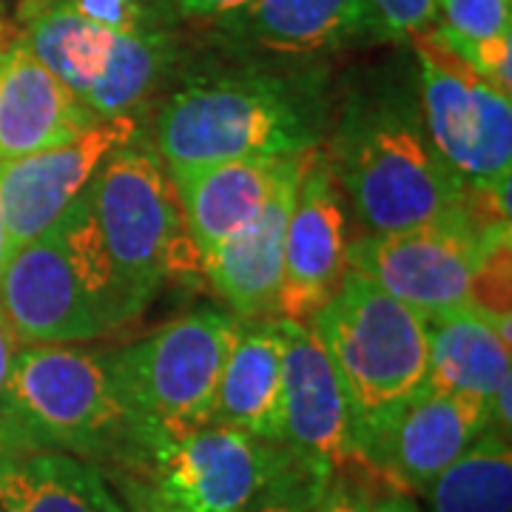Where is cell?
<instances>
[{"label":"cell","instance_id":"obj_2","mask_svg":"<svg viewBox=\"0 0 512 512\" xmlns=\"http://www.w3.org/2000/svg\"><path fill=\"white\" fill-rule=\"evenodd\" d=\"M325 157L370 234L436 222L464 200L467 180L433 143L407 74L379 72L350 89Z\"/></svg>","mask_w":512,"mask_h":512},{"label":"cell","instance_id":"obj_14","mask_svg":"<svg viewBox=\"0 0 512 512\" xmlns=\"http://www.w3.org/2000/svg\"><path fill=\"white\" fill-rule=\"evenodd\" d=\"M0 311L20 345H74L109 333L80 288L55 228L9 251L0 268Z\"/></svg>","mask_w":512,"mask_h":512},{"label":"cell","instance_id":"obj_31","mask_svg":"<svg viewBox=\"0 0 512 512\" xmlns=\"http://www.w3.org/2000/svg\"><path fill=\"white\" fill-rule=\"evenodd\" d=\"M111 481L123 495L126 512H174L160 495L154 493V487L146 478L131 476V473H111Z\"/></svg>","mask_w":512,"mask_h":512},{"label":"cell","instance_id":"obj_6","mask_svg":"<svg viewBox=\"0 0 512 512\" xmlns=\"http://www.w3.org/2000/svg\"><path fill=\"white\" fill-rule=\"evenodd\" d=\"M239 316L194 311L106 353L114 390L140 421L151 447L211 421L222 365Z\"/></svg>","mask_w":512,"mask_h":512},{"label":"cell","instance_id":"obj_29","mask_svg":"<svg viewBox=\"0 0 512 512\" xmlns=\"http://www.w3.org/2000/svg\"><path fill=\"white\" fill-rule=\"evenodd\" d=\"M353 464L356 461H348L345 467H339L330 476L325 490L319 495L316 512H370L373 490H370L365 476L353 470Z\"/></svg>","mask_w":512,"mask_h":512},{"label":"cell","instance_id":"obj_4","mask_svg":"<svg viewBox=\"0 0 512 512\" xmlns=\"http://www.w3.org/2000/svg\"><path fill=\"white\" fill-rule=\"evenodd\" d=\"M345 387L356 461L373 450L430 376L424 316L348 268L336 293L308 319Z\"/></svg>","mask_w":512,"mask_h":512},{"label":"cell","instance_id":"obj_3","mask_svg":"<svg viewBox=\"0 0 512 512\" xmlns=\"http://www.w3.org/2000/svg\"><path fill=\"white\" fill-rule=\"evenodd\" d=\"M0 427L15 453L55 450L111 473H137L151 450L106 359L72 345L20 348L0 393Z\"/></svg>","mask_w":512,"mask_h":512},{"label":"cell","instance_id":"obj_12","mask_svg":"<svg viewBox=\"0 0 512 512\" xmlns=\"http://www.w3.org/2000/svg\"><path fill=\"white\" fill-rule=\"evenodd\" d=\"M348 217L325 148H311L285 234L276 316L308 322L348 271Z\"/></svg>","mask_w":512,"mask_h":512},{"label":"cell","instance_id":"obj_23","mask_svg":"<svg viewBox=\"0 0 512 512\" xmlns=\"http://www.w3.org/2000/svg\"><path fill=\"white\" fill-rule=\"evenodd\" d=\"M55 231L63 251L69 256L74 276H77L83 293L89 296L103 328L111 330L117 325H126L137 313L146 311L148 302L117 271L109 248L100 237L92 202H89V188L63 211Z\"/></svg>","mask_w":512,"mask_h":512},{"label":"cell","instance_id":"obj_24","mask_svg":"<svg viewBox=\"0 0 512 512\" xmlns=\"http://www.w3.org/2000/svg\"><path fill=\"white\" fill-rule=\"evenodd\" d=\"M430 512H512L510 436L487 427L427 487Z\"/></svg>","mask_w":512,"mask_h":512},{"label":"cell","instance_id":"obj_18","mask_svg":"<svg viewBox=\"0 0 512 512\" xmlns=\"http://www.w3.org/2000/svg\"><path fill=\"white\" fill-rule=\"evenodd\" d=\"M291 157H239L168 168L174 197L185 217V234L194 245L200 268L211 262L225 239L254 220Z\"/></svg>","mask_w":512,"mask_h":512},{"label":"cell","instance_id":"obj_27","mask_svg":"<svg viewBox=\"0 0 512 512\" xmlns=\"http://www.w3.org/2000/svg\"><path fill=\"white\" fill-rule=\"evenodd\" d=\"M370 37L376 40H410L436 20V0H365Z\"/></svg>","mask_w":512,"mask_h":512},{"label":"cell","instance_id":"obj_13","mask_svg":"<svg viewBox=\"0 0 512 512\" xmlns=\"http://www.w3.org/2000/svg\"><path fill=\"white\" fill-rule=\"evenodd\" d=\"M282 328V444L319 476L356 461L345 387L308 322L279 316Z\"/></svg>","mask_w":512,"mask_h":512},{"label":"cell","instance_id":"obj_10","mask_svg":"<svg viewBox=\"0 0 512 512\" xmlns=\"http://www.w3.org/2000/svg\"><path fill=\"white\" fill-rule=\"evenodd\" d=\"M416 55L424 123L458 177L495 183L510 177L512 100L464 60L447 52L430 29L410 37Z\"/></svg>","mask_w":512,"mask_h":512},{"label":"cell","instance_id":"obj_25","mask_svg":"<svg viewBox=\"0 0 512 512\" xmlns=\"http://www.w3.org/2000/svg\"><path fill=\"white\" fill-rule=\"evenodd\" d=\"M430 35L439 40L447 52H453L458 60H464L470 69L481 77H487L495 83L501 92L512 89V32L507 35L484 37V40H470L456 32H450L447 26L430 29Z\"/></svg>","mask_w":512,"mask_h":512},{"label":"cell","instance_id":"obj_26","mask_svg":"<svg viewBox=\"0 0 512 512\" xmlns=\"http://www.w3.org/2000/svg\"><path fill=\"white\" fill-rule=\"evenodd\" d=\"M450 32L470 40L512 32V0H436Z\"/></svg>","mask_w":512,"mask_h":512},{"label":"cell","instance_id":"obj_5","mask_svg":"<svg viewBox=\"0 0 512 512\" xmlns=\"http://www.w3.org/2000/svg\"><path fill=\"white\" fill-rule=\"evenodd\" d=\"M18 37L97 117L143 114L185 69L177 26L117 32L57 0H23Z\"/></svg>","mask_w":512,"mask_h":512},{"label":"cell","instance_id":"obj_16","mask_svg":"<svg viewBox=\"0 0 512 512\" xmlns=\"http://www.w3.org/2000/svg\"><path fill=\"white\" fill-rule=\"evenodd\" d=\"M231 57L313 60L370 37L365 0H254L208 23Z\"/></svg>","mask_w":512,"mask_h":512},{"label":"cell","instance_id":"obj_17","mask_svg":"<svg viewBox=\"0 0 512 512\" xmlns=\"http://www.w3.org/2000/svg\"><path fill=\"white\" fill-rule=\"evenodd\" d=\"M305 160L308 151L291 157L254 220L245 222L234 237L225 239L220 251L202 268L239 319L276 316L285 268V234Z\"/></svg>","mask_w":512,"mask_h":512},{"label":"cell","instance_id":"obj_33","mask_svg":"<svg viewBox=\"0 0 512 512\" xmlns=\"http://www.w3.org/2000/svg\"><path fill=\"white\" fill-rule=\"evenodd\" d=\"M370 512H419V507L402 490H384V493H373Z\"/></svg>","mask_w":512,"mask_h":512},{"label":"cell","instance_id":"obj_11","mask_svg":"<svg viewBox=\"0 0 512 512\" xmlns=\"http://www.w3.org/2000/svg\"><path fill=\"white\" fill-rule=\"evenodd\" d=\"M146 134L140 114L100 117L83 134L18 160H0V205L9 251L52 231L97 171Z\"/></svg>","mask_w":512,"mask_h":512},{"label":"cell","instance_id":"obj_8","mask_svg":"<svg viewBox=\"0 0 512 512\" xmlns=\"http://www.w3.org/2000/svg\"><path fill=\"white\" fill-rule=\"evenodd\" d=\"M299 461L285 444L202 424L157 441L131 476L146 478L174 512H248Z\"/></svg>","mask_w":512,"mask_h":512},{"label":"cell","instance_id":"obj_28","mask_svg":"<svg viewBox=\"0 0 512 512\" xmlns=\"http://www.w3.org/2000/svg\"><path fill=\"white\" fill-rule=\"evenodd\" d=\"M328 481V476H319L305 461H299L248 512H316L319 495Z\"/></svg>","mask_w":512,"mask_h":512},{"label":"cell","instance_id":"obj_9","mask_svg":"<svg viewBox=\"0 0 512 512\" xmlns=\"http://www.w3.org/2000/svg\"><path fill=\"white\" fill-rule=\"evenodd\" d=\"M94 220L117 271L146 302L174 268L180 205L168 168L146 137L111 154L89 185Z\"/></svg>","mask_w":512,"mask_h":512},{"label":"cell","instance_id":"obj_20","mask_svg":"<svg viewBox=\"0 0 512 512\" xmlns=\"http://www.w3.org/2000/svg\"><path fill=\"white\" fill-rule=\"evenodd\" d=\"M208 424L282 444V328L279 316L239 319L222 365Z\"/></svg>","mask_w":512,"mask_h":512},{"label":"cell","instance_id":"obj_19","mask_svg":"<svg viewBox=\"0 0 512 512\" xmlns=\"http://www.w3.org/2000/svg\"><path fill=\"white\" fill-rule=\"evenodd\" d=\"M100 120L15 37L0 43V160L74 140Z\"/></svg>","mask_w":512,"mask_h":512},{"label":"cell","instance_id":"obj_1","mask_svg":"<svg viewBox=\"0 0 512 512\" xmlns=\"http://www.w3.org/2000/svg\"><path fill=\"white\" fill-rule=\"evenodd\" d=\"M328 120V74L319 63L234 57L177 74L154 111L151 146L165 168L291 157L319 146Z\"/></svg>","mask_w":512,"mask_h":512},{"label":"cell","instance_id":"obj_21","mask_svg":"<svg viewBox=\"0 0 512 512\" xmlns=\"http://www.w3.org/2000/svg\"><path fill=\"white\" fill-rule=\"evenodd\" d=\"M424 336L430 387L470 393L490 404L498 387L512 379L510 322L495 319L473 302L427 313Z\"/></svg>","mask_w":512,"mask_h":512},{"label":"cell","instance_id":"obj_22","mask_svg":"<svg viewBox=\"0 0 512 512\" xmlns=\"http://www.w3.org/2000/svg\"><path fill=\"white\" fill-rule=\"evenodd\" d=\"M0 512H126V507L94 464L37 450L0 461Z\"/></svg>","mask_w":512,"mask_h":512},{"label":"cell","instance_id":"obj_34","mask_svg":"<svg viewBox=\"0 0 512 512\" xmlns=\"http://www.w3.org/2000/svg\"><path fill=\"white\" fill-rule=\"evenodd\" d=\"M9 256V239H6V225H3V205H0V268Z\"/></svg>","mask_w":512,"mask_h":512},{"label":"cell","instance_id":"obj_35","mask_svg":"<svg viewBox=\"0 0 512 512\" xmlns=\"http://www.w3.org/2000/svg\"><path fill=\"white\" fill-rule=\"evenodd\" d=\"M9 456H18V453H15V447L9 444L6 433H3V427H0V461H3V458H9Z\"/></svg>","mask_w":512,"mask_h":512},{"label":"cell","instance_id":"obj_15","mask_svg":"<svg viewBox=\"0 0 512 512\" xmlns=\"http://www.w3.org/2000/svg\"><path fill=\"white\" fill-rule=\"evenodd\" d=\"M490 424L493 413L484 399L424 384L419 396H413L390 421L362 464L390 478L393 490L424 493V487Z\"/></svg>","mask_w":512,"mask_h":512},{"label":"cell","instance_id":"obj_7","mask_svg":"<svg viewBox=\"0 0 512 512\" xmlns=\"http://www.w3.org/2000/svg\"><path fill=\"white\" fill-rule=\"evenodd\" d=\"M501 245H510V225L478 220L461 200L436 222L350 239L348 268L427 316L470 305L484 259Z\"/></svg>","mask_w":512,"mask_h":512},{"label":"cell","instance_id":"obj_32","mask_svg":"<svg viewBox=\"0 0 512 512\" xmlns=\"http://www.w3.org/2000/svg\"><path fill=\"white\" fill-rule=\"evenodd\" d=\"M20 348H23L20 339L15 336L12 325L6 322L3 311H0V393H3V387L9 382V373H12V365H15V359H18Z\"/></svg>","mask_w":512,"mask_h":512},{"label":"cell","instance_id":"obj_30","mask_svg":"<svg viewBox=\"0 0 512 512\" xmlns=\"http://www.w3.org/2000/svg\"><path fill=\"white\" fill-rule=\"evenodd\" d=\"M254 0H168L177 23H214Z\"/></svg>","mask_w":512,"mask_h":512}]
</instances>
